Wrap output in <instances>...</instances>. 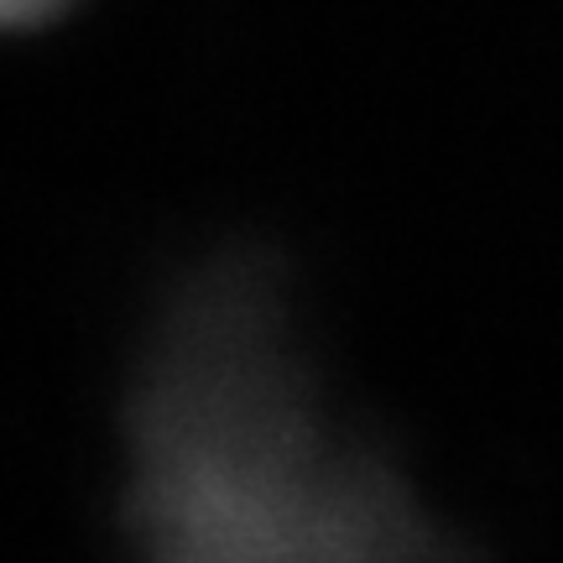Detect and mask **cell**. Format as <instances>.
I'll use <instances>...</instances> for the list:
<instances>
[{"label":"cell","mask_w":563,"mask_h":563,"mask_svg":"<svg viewBox=\"0 0 563 563\" xmlns=\"http://www.w3.org/2000/svg\"><path fill=\"white\" fill-rule=\"evenodd\" d=\"M125 522L152 563H485L319 361L272 245L167 287L125 402Z\"/></svg>","instance_id":"cell-1"},{"label":"cell","mask_w":563,"mask_h":563,"mask_svg":"<svg viewBox=\"0 0 563 563\" xmlns=\"http://www.w3.org/2000/svg\"><path fill=\"white\" fill-rule=\"evenodd\" d=\"M89 0H0V42L42 37L79 16Z\"/></svg>","instance_id":"cell-2"}]
</instances>
